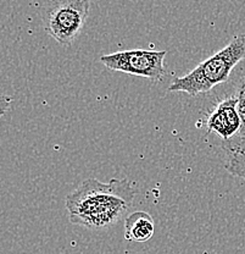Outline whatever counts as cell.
<instances>
[{
	"instance_id": "obj_3",
	"label": "cell",
	"mask_w": 245,
	"mask_h": 254,
	"mask_svg": "<svg viewBox=\"0 0 245 254\" xmlns=\"http://www.w3.org/2000/svg\"><path fill=\"white\" fill-rule=\"evenodd\" d=\"M91 2L87 0L51 1L44 9V25L50 37L62 46H70L83 30Z\"/></svg>"
},
{
	"instance_id": "obj_2",
	"label": "cell",
	"mask_w": 245,
	"mask_h": 254,
	"mask_svg": "<svg viewBox=\"0 0 245 254\" xmlns=\"http://www.w3.org/2000/svg\"><path fill=\"white\" fill-rule=\"evenodd\" d=\"M245 59V33L237 34L220 52L200 63L187 75L177 77L168 87L170 92H184L191 97L206 93L226 82L242 60Z\"/></svg>"
},
{
	"instance_id": "obj_4",
	"label": "cell",
	"mask_w": 245,
	"mask_h": 254,
	"mask_svg": "<svg viewBox=\"0 0 245 254\" xmlns=\"http://www.w3.org/2000/svg\"><path fill=\"white\" fill-rule=\"evenodd\" d=\"M167 52L165 50L133 49L102 55L100 63L109 70L160 82L166 75L163 64Z\"/></svg>"
},
{
	"instance_id": "obj_6",
	"label": "cell",
	"mask_w": 245,
	"mask_h": 254,
	"mask_svg": "<svg viewBox=\"0 0 245 254\" xmlns=\"http://www.w3.org/2000/svg\"><path fill=\"white\" fill-rule=\"evenodd\" d=\"M155 221L147 211H134L125 220V238L131 242L143 243L154 236Z\"/></svg>"
},
{
	"instance_id": "obj_9",
	"label": "cell",
	"mask_w": 245,
	"mask_h": 254,
	"mask_svg": "<svg viewBox=\"0 0 245 254\" xmlns=\"http://www.w3.org/2000/svg\"><path fill=\"white\" fill-rule=\"evenodd\" d=\"M10 104V98L6 97V95H2L1 98V114L5 113V110L7 109Z\"/></svg>"
},
{
	"instance_id": "obj_5",
	"label": "cell",
	"mask_w": 245,
	"mask_h": 254,
	"mask_svg": "<svg viewBox=\"0 0 245 254\" xmlns=\"http://www.w3.org/2000/svg\"><path fill=\"white\" fill-rule=\"evenodd\" d=\"M207 132H215L223 143L229 142L239 133L242 119L238 111V100L236 95H229L221 100L207 116Z\"/></svg>"
},
{
	"instance_id": "obj_1",
	"label": "cell",
	"mask_w": 245,
	"mask_h": 254,
	"mask_svg": "<svg viewBox=\"0 0 245 254\" xmlns=\"http://www.w3.org/2000/svg\"><path fill=\"white\" fill-rule=\"evenodd\" d=\"M136 190L128 179L83 181L66 197L70 221L89 230H104L122 219L133 204Z\"/></svg>"
},
{
	"instance_id": "obj_7",
	"label": "cell",
	"mask_w": 245,
	"mask_h": 254,
	"mask_svg": "<svg viewBox=\"0 0 245 254\" xmlns=\"http://www.w3.org/2000/svg\"><path fill=\"white\" fill-rule=\"evenodd\" d=\"M222 148L227 154L226 170L233 176L245 180V141L222 143Z\"/></svg>"
},
{
	"instance_id": "obj_8",
	"label": "cell",
	"mask_w": 245,
	"mask_h": 254,
	"mask_svg": "<svg viewBox=\"0 0 245 254\" xmlns=\"http://www.w3.org/2000/svg\"><path fill=\"white\" fill-rule=\"evenodd\" d=\"M234 95H236L237 100H238V111L242 119V128L239 133L229 142H242L245 141V73L239 78Z\"/></svg>"
}]
</instances>
